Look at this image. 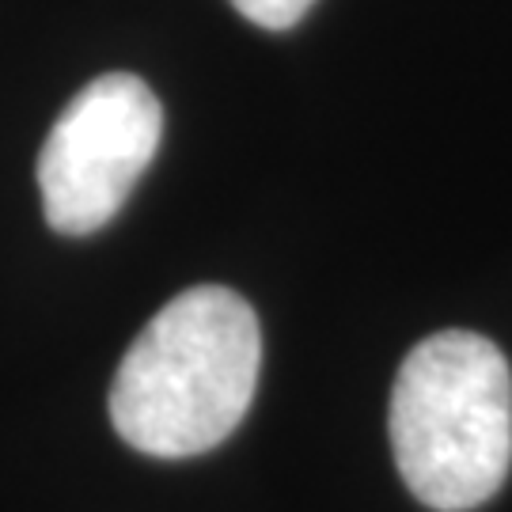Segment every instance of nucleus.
I'll return each instance as SVG.
<instances>
[{
	"label": "nucleus",
	"mask_w": 512,
	"mask_h": 512,
	"mask_svg": "<svg viewBox=\"0 0 512 512\" xmlns=\"http://www.w3.org/2000/svg\"><path fill=\"white\" fill-rule=\"evenodd\" d=\"M232 4H236L239 16H247L266 31H289L293 23L308 16L315 0H232Z\"/></svg>",
	"instance_id": "4"
},
{
	"label": "nucleus",
	"mask_w": 512,
	"mask_h": 512,
	"mask_svg": "<svg viewBox=\"0 0 512 512\" xmlns=\"http://www.w3.org/2000/svg\"><path fill=\"white\" fill-rule=\"evenodd\" d=\"M391 448L421 505L467 512L505 486L512 467V372L471 330H440L406 353L391 391Z\"/></svg>",
	"instance_id": "2"
},
{
	"label": "nucleus",
	"mask_w": 512,
	"mask_h": 512,
	"mask_svg": "<svg viewBox=\"0 0 512 512\" xmlns=\"http://www.w3.org/2000/svg\"><path fill=\"white\" fill-rule=\"evenodd\" d=\"M164 137V107L133 73L95 76L61 110L38 152L42 213L61 236H92L118 217Z\"/></svg>",
	"instance_id": "3"
},
{
	"label": "nucleus",
	"mask_w": 512,
	"mask_h": 512,
	"mask_svg": "<svg viewBox=\"0 0 512 512\" xmlns=\"http://www.w3.org/2000/svg\"><path fill=\"white\" fill-rule=\"evenodd\" d=\"M258 368L255 308L224 285H194L126 349L110 387V421L145 456H202L247 418Z\"/></svg>",
	"instance_id": "1"
}]
</instances>
